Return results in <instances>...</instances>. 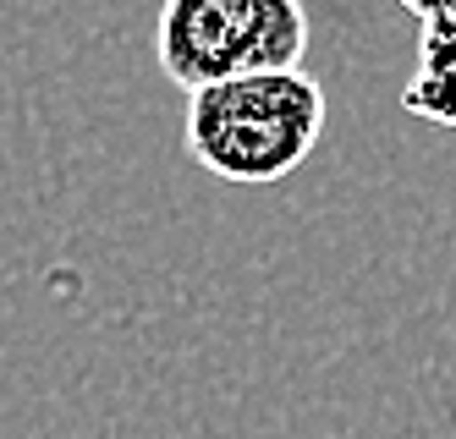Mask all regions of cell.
Masks as SVG:
<instances>
[{"instance_id": "4", "label": "cell", "mask_w": 456, "mask_h": 439, "mask_svg": "<svg viewBox=\"0 0 456 439\" xmlns=\"http://www.w3.org/2000/svg\"><path fill=\"white\" fill-rule=\"evenodd\" d=\"M396 6H407V12L423 17V22H435V17H440V0H396Z\"/></svg>"}, {"instance_id": "5", "label": "cell", "mask_w": 456, "mask_h": 439, "mask_svg": "<svg viewBox=\"0 0 456 439\" xmlns=\"http://www.w3.org/2000/svg\"><path fill=\"white\" fill-rule=\"evenodd\" d=\"M440 28H451L456 33V0H440V17H435ZM423 28H429V22H423Z\"/></svg>"}, {"instance_id": "3", "label": "cell", "mask_w": 456, "mask_h": 439, "mask_svg": "<svg viewBox=\"0 0 456 439\" xmlns=\"http://www.w3.org/2000/svg\"><path fill=\"white\" fill-rule=\"evenodd\" d=\"M402 110L456 132V33L429 22L418 39V66L402 88Z\"/></svg>"}, {"instance_id": "1", "label": "cell", "mask_w": 456, "mask_h": 439, "mask_svg": "<svg viewBox=\"0 0 456 439\" xmlns=\"http://www.w3.org/2000/svg\"><path fill=\"white\" fill-rule=\"evenodd\" d=\"M324 88L303 72H258L187 93V154L220 182L265 187L319 149Z\"/></svg>"}, {"instance_id": "2", "label": "cell", "mask_w": 456, "mask_h": 439, "mask_svg": "<svg viewBox=\"0 0 456 439\" xmlns=\"http://www.w3.org/2000/svg\"><path fill=\"white\" fill-rule=\"evenodd\" d=\"M154 50L159 72L187 93L258 72H297L308 55V12L303 0H166Z\"/></svg>"}]
</instances>
